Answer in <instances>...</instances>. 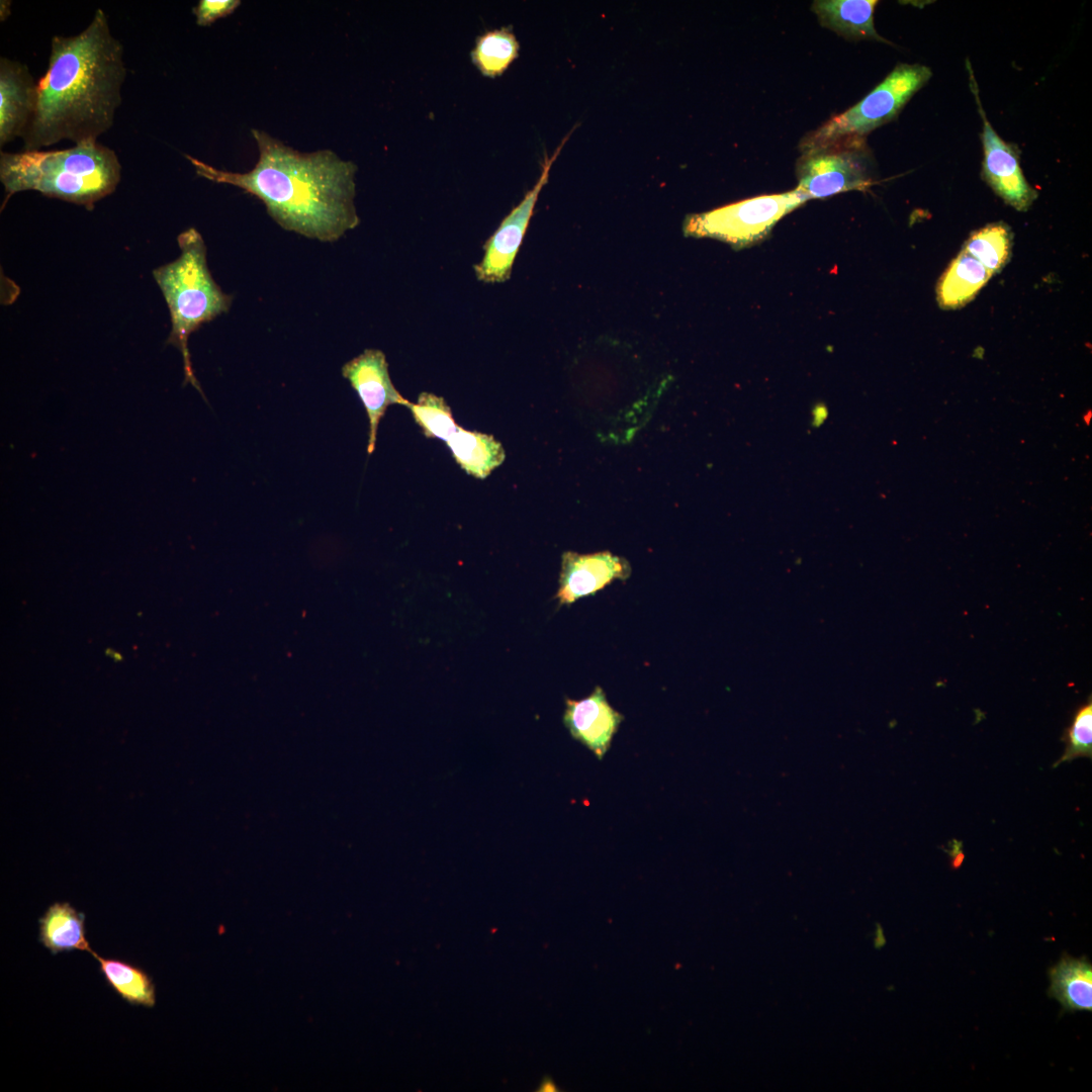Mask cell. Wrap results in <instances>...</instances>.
I'll return each instance as SVG.
<instances>
[{"instance_id": "6da1fadb", "label": "cell", "mask_w": 1092, "mask_h": 1092, "mask_svg": "<svg viewBox=\"0 0 1092 1092\" xmlns=\"http://www.w3.org/2000/svg\"><path fill=\"white\" fill-rule=\"evenodd\" d=\"M259 150L245 173L216 169L186 155L199 177L236 186L260 199L282 229L321 242H336L360 219L354 198L357 166L332 150L302 153L252 129Z\"/></svg>"}, {"instance_id": "7a4b0ae2", "label": "cell", "mask_w": 1092, "mask_h": 1092, "mask_svg": "<svg viewBox=\"0 0 1092 1092\" xmlns=\"http://www.w3.org/2000/svg\"><path fill=\"white\" fill-rule=\"evenodd\" d=\"M123 47L99 8L73 36L55 35L46 74L36 83V106L23 135V150L63 140L97 142L113 124L126 77Z\"/></svg>"}, {"instance_id": "3957f363", "label": "cell", "mask_w": 1092, "mask_h": 1092, "mask_svg": "<svg viewBox=\"0 0 1092 1092\" xmlns=\"http://www.w3.org/2000/svg\"><path fill=\"white\" fill-rule=\"evenodd\" d=\"M120 177L115 152L97 142L64 150L0 153V181L6 193L2 208L13 194L31 190L92 209L116 189Z\"/></svg>"}, {"instance_id": "277c9868", "label": "cell", "mask_w": 1092, "mask_h": 1092, "mask_svg": "<svg viewBox=\"0 0 1092 1092\" xmlns=\"http://www.w3.org/2000/svg\"><path fill=\"white\" fill-rule=\"evenodd\" d=\"M180 255L174 261L153 270L171 317L167 345L177 348L183 357L184 382L190 383L207 399L191 363L188 339L198 328L228 312L233 297L224 293L211 276L207 266L206 246L194 228L177 237Z\"/></svg>"}, {"instance_id": "5b68a950", "label": "cell", "mask_w": 1092, "mask_h": 1092, "mask_svg": "<svg viewBox=\"0 0 1092 1092\" xmlns=\"http://www.w3.org/2000/svg\"><path fill=\"white\" fill-rule=\"evenodd\" d=\"M932 73L920 64H898L858 103L833 116L800 143V151L844 139H866L874 129L894 119Z\"/></svg>"}, {"instance_id": "8992f818", "label": "cell", "mask_w": 1092, "mask_h": 1092, "mask_svg": "<svg viewBox=\"0 0 1092 1092\" xmlns=\"http://www.w3.org/2000/svg\"><path fill=\"white\" fill-rule=\"evenodd\" d=\"M808 197L797 188L788 192L761 195L728 204L710 211L686 216V237L711 238L740 250L764 240L776 223L804 204Z\"/></svg>"}, {"instance_id": "52a82bcc", "label": "cell", "mask_w": 1092, "mask_h": 1092, "mask_svg": "<svg viewBox=\"0 0 1092 1092\" xmlns=\"http://www.w3.org/2000/svg\"><path fill=\"white\" fill-rule=\"evenodd\" d=\"M796 175L797 189L808 199L866 189L873 182L866 139H844L801 151Z\"/></svg>"}, {"instance_id": "ba28073f", "label": "cell", "mask_w": 1092, "mask_h": 1092, "mask_svg": "<svg viewBox=\"0 0 1092 1092\" xmlns=\"http://www.w3.org/2000/svg\"><path fill=\"white\" fill-rule=\"evenodd\" d=\"M573 130V129H572ZM571 131L550 157H545L540 177L521 202L502 220L483 245L482 260L474 265L476 278L484 283H500L511 277L512 267L526 234L539 193L548 181L552 164L559 156Z\"/></svg>"}, {"instance_id": "9c48e42d", "label": "cell", "mask_w": 1092, "mask_h": 1092, "mask_svg": "<svg viewBox=\"0 0 1092 1092\" xmlns=\"http://www.w3.org/2000/svg\"><path fill=\"white\" fill-rule=\"evenodd\" d=\"M968 64L970 84L983 121L982 177L993 191L1016 210L1025 211L1037 197V192L1027 183L1019 164V151L1013 144L1003 141L988 121L978 86Z\"/></svg>"}, {"instance_id": "30bf717a", "label": "cell", "mask_w": 1092, "mask_h": 1092, "mask_svg": "<svg viewBox=\"0 0 1092 1092\" xmlns=\"http://www.w3.org/2000/svg\"><path fill=\"white\" fill-rule=\"evenodd\" d=\"M342 375L361 399L369 421L367 453L374 451L380 420L391 404L406 405L405 399L394 387L388 372L385 355L378 349H366L345 363Z\"/></svg>"}, {"instance_id": "8fae6325", "label": "cell", "mask_w": 1092, "mask_h": 1092, "mask_svg": "<svg viewBox=\"0 0 1092 1092\" xmlns=\"http://www.w3.org/2000/svg\"><path fill=\"white\" fill-rule=\"evenodd\" d=\"M630 574L628 560L610 551L586 554L565 551L554 599L559 607L570 606L579 599L596 595L615 580H626Z\"/></svg>"}, {"instance_id": "7c38bea8", "label": "cell", "mask_w": 1092, "mask_h": 1092, "mask_svg": "<svg viewBox=\"0 0 1092 1092\" xmlns=\"http://www.w3.org/2000/svg\"><path fill=\"white\" fill-rule=\"evenodd\" d=\"M562 719L571 737L601 760L610 749L624 716L610 705L604 690L598 686L584 699H565Z\"/></svg>"}, {"instance_id": "4fadbf2b", "label": "cell", "mask_w": 1092, "mask_h": 1092, "mask_svg": "<svg viewBox=\"0 0 1092 1092\" xmlns=\"http://www.w3.org/2000/svg\"><path fill=\"white\" fill-rule=\"evenodd\" d=\"M37 87L28 68L0 59V146L25 134L33 117Z\"/></svg>"}, {"instance_id": "5bb4252c", "label": "cell", "mask_w": 1092, "mask_h": 1092, "mask_svg": "<svg viewBox=\"0 0 1092 1092\" xmlns=\"http://www.w3.org/2000/svg\"><path fill=\"white\" fill-rule=\"evenodd\" d=\"M877 4L875 0H817L813 2L812 10L822 26L847 39L887 42L874 25Z\"/></svg>"}, {"instance_id": "9a60e30c", "label": "cell", "mask_w": 1092, "mask_h": 1092, "mask_svg": "<svg viewBox=\"0 0 1092 1092\" xmlns=\"http://www.w3.org/2000/svg\"><path fill=\"white\" fill-rule=\"evenodd\" d=\"M39 942L51 953L73 950L88 951L93 954L86 937L85 916L70 903L52 904L39 918Z\"/></svg>"}, {"instance_id": "2e32d148", "label": "cell", "mask_w": 1092, "mask_h": 1092, "mask_svg": "<svg viewBox=\"0 0 1092 1092\" xmlns=\"http://www.w3.org/2000/svg\"><path fill=\"white\" fill-rule=\"evenodd\" d=\"M978 260L962 250L939 278L936 296L940 307L954 309L970 302L992 277Z\"/></svg>"}, {"instance_id": "e0dca14e", "label": "cell", "mask_w": 1092, "mask_h": 1092, "mask_svg": "<svg viewBox=\"0 0 1092 1092\" xmlns=\"http://www.w3.org/2000/svg\"><path fill=\"white\" fill-rule=\"evenodd\" d=\"M1051 986L1049 995L1058 1000L1064 1010L1092 1009V966L1085 959L1065 954L1049 971Z\"/></svg>"}, {"instance_id": "ac0fdd59", "label": "cell", "mask_w": 1092, "mask_h": 1092, "mask_svg": "<svg viewBox=\"0 0 1092 1092\" xmlns=\"http://www.w3.org/2000/svg\"><path fill=\"white\" fill-rule=\"evenodd\" d=\"M446 443L458 465L478 479L486 478L506 459L503 445L493 436L460 426Z\"/></svg>"}, {"instance_id": "d6986e66", "label": "cell", "mask_w": 1092, "mask_h": 1092, "mask_svg": "<svg viewBox=\"0 0 1092 1092\" xmlns=\"http://www.w3.org/2000/svg\"><path fill=\"white\" fill-rule=\"evenodd\" d=\"M108 985L130 1005L152 1008L156 1004V989L151 976L142 968L116 959L92 954Z\"/></svg>"}, {"instance_id": "ffe728a7", "label": "cell", "mask_w": 1092, "mask_h": 1092, "mask_svg": "<svg viewBox=\"0 0 1092 1092\" xmlns=\"http://www.w3.org/2000/svg\"><path fill=\"white\" fill-rule=\"evenodd\" d=\"M519 56V42L509 27L486 31L476 38L473 64L488 78L502 75Z\"/></svg>"}, {"instance_id": "44dd1931", "label": "cell", "mask_w": 1092, "mask_h": 1092, "mask_svg": "<svg viewBox=\"0 0 1092 1092\" xmlns=\"http://www.w3.org/2000/svg\"><path fill=\"white\" fill-rule=\"evenodd\" d=\"M1012 234L1004 222H994L975 231L963 251L978 260L992 274L1001 271L1011 254Z\"/></svg>"}, {"instance_id": "7402d4cb", "label": "cell", "mask_w": 1092, "mask_h": 1092, "mask_svg": "<svg viewBox=\"0 0 1092 1092\" xmlns=\"http://www.w3.org/2000/svg\"><path fill=\"white\" fill-rule=\"evenodd\" d=\"M405 406L428 438L447 442L459 428L445 399L431 392H422L416 402L408 401Z\"/></svg>"}, {"instance_id": "603a6c76", "label": "cell", "mask_w": 1092, "mask_h": 1092, "mask_svg": "<svg viewBox=\"0 0 1092 1092\" xmlns=\"http://www.w3.org/2000/svg\"><path fill=\"white\" fill-rule=\"evenodd\" d=\"M1062 740L1066 747L1063 755L1054 764V767L1063 762H1069L1079 757H1092V699L1088 697L1074 713L1069 727L1066 728Z\"/></svg>"}, {"instance_id": "cb8c5ba5", "label": "cell", "mask_w": 1092, "mask_h": 1092, "mask_svg": "<svg viewBox=\"0 0 1092 1092\" xmlns=\"http://www.w3.org/2000/svg\"><path fill=\"white\" fill-rule=\"evenodd\" d=\"M240 4V0H200L192 12L197 25L209 26L218 18L231 15Z\"/></svg>"}, {"instance_id": "d4e9b609", "label": "cell", "mask_w": 1092, "mask_h": 1092, "mask_svg": "<svg viewBox=\"0 0 1092 1092\" xmlns=\"http://www.w3.org/2000/svg\"><path fill=\"white\" fill-rule=\"evenodd\" d=\"M950 857V866L952 869H959L965 859V853L963 849L962 841L952 839L948 843V848L945 849Z\"/></svg>"}, {"instance_id": "484cf974", "label": "cell", "mask_w": 1092, "mask_h": 1092, "mask_svg": "<svg viewBox=\"0 0 1092 1092\" xmlns=\"http://www.w3.org/2000/svg\"><path fill=\"white\" fill-rule=\"evenodd\" d=\"M826 417H827L826 408L824 406H821V405L817 406L813 411V421H812L813 425L814 426H820L826 420Z\"/></svg>"}, {"instance_id": "4316f807", "label": "cell", "mask_w": 1092, "mask_h": 1092, "mask_svg": "<svg viewBox=\"0 0 1092 1092\" xmlns=\"http://www.w3.org/2000/svg\"><path fill=\"white\" fill-rule=\"evenodd\" d=\"M541 1088H542V1089H540L541 1091H556V1089H555L556 1087L552 1084L551 1081L544 1082L542 1084Z\"/></svg>"}]
</instances>
